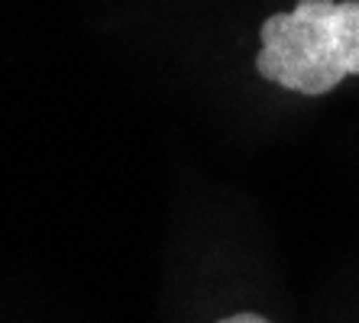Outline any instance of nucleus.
<instances>
[{"label":"nucleus","mask_w":359,"mask_h":323,"mask_svg":"<svg viewBox=\"0 0 359 323\" xmlns=\"http://www.w3.org/2000/svg\"><path fill=\"white\" fill-rule=\"evenodd\" d=\"M259 39V78L320 97L346 75H359V0H298L292 13L262 23Z\"/></svg>","instance_id":"obj_1"},{"label":"nucleus","mask_w":359,"mask_h":323,"mask_svg":"<svg viewBox=\"0 0 359 323\" xmlns=\"http://www.w3.org/2000/svg\"><path fill=\"white\" fill-rule=\"evenodd\" d=\"M217 323H272V320H266L262 314H250V310H243V314L224 317V320H217Z\"/></svg>","instance_id":"obj_2"}]
</instances>
